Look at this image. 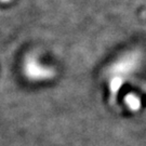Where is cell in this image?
Listing matches in <instances>:
<instances>
[{"mask_svg":"<svg viewBox=\"0 0 146 146\" xmlns=\"http://www.w3.org/2000/svg\"><path fill=\"white\" fill-rule=\"evenodd\" d=\"M125 104H127V106H128V108H130V110H133V111L140 110V107H141V102H140L139 96H136L135 94H133V93L125 95Z\"/></svg>","mask_w":146,"mask_h":146,"instance_id":"2","label":"cell"},{"mask_svg":"<svg viewBox=\"0 0 146 146\" xmlns=\"http://www.w3.org/2000/svg\"><path fill=\"white\" fill-rule=\"evenodd\" d=\"M24 72L28 78L33 80H44V79L51 78L54 72L52 68L46 67L43 65H40L35 58H28L24 66Z\"/></svg>","mask_w":146,"mask_h":146,"instance_id":"1","label":"cell"}]
</instances>
